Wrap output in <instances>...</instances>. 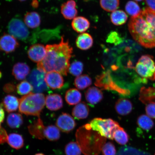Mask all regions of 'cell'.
<instances>
[{"label": "cell", "mask_w": 155, "mask_h": 155, "mask_svg": "<svg viewBox=\"0 0 155 155\" xmlns=\"http://www.w3.org/2000/svg\"><path fill=\"white\" fill-rule=\"evenodd\" d=\"M45 48V57L38 63L37 69L45 73L56 71L67 75L73 51L68 41H65L63 36L59 44L47 45Z\"/></svg>", "instance_id": "6da1fadb"}, {"label": "cell", "mask_w": 155, "mask_h": 155, "mask_svg": "<svg viewBox=\"0 0 155 155\" xmlns=\"http://www.w3.org/2000/svg\"><path fill=\"white\" fill-rule=\"evenodd\" d=\"M128 27L137 43L145 48L155 47V10L145 8L138 15L131 17Z\"/></svg>", "instance_id": "7a4b0ae2"}, {"label": "cell", "mask_w": 155, "mask_h": 155, "mask_svg": "<svg viewBox=\"0 0 155 155\" xmlns=\"http://www.w3.org/2000/svg\"><path fill=\"white\" fill-rule=\"evenodd\" d=\"M45 104V97L44 94L31 92L19 100V111L27 116L39 117Z\"/></svg>", "instance_id": "3957f363"}, {"label": "cell", "mask_w": 155, "mask_h": 155, "mask_svg": "<svg viewBox=\"0 0 155 155\" xmlns=\"http://www.w3.org/2000/svg\"><path fill=\"white\" fill-rule=\"evenodd\" d=\"M93 130L97 132L102 137L113 140L115 131L120 126L111 119H103L95 118L89 124Z\"/></svg>", "instance_id": "277c9868"}, {"label": "cell", "mask_w": 155, "mask_h": 155, "mask_svg": "<svg viewBox=\"0 0 155 155\" xmlns=\"http://www.w3.org/2000/svg\"><path fill=\"white\" fill-rule=\"evenodd\" d=\"M135 70L144 79L155 81V63L153 57L149 55L141 56L136 65Z\"/></svg>", "instance_id": "5b68a950"}, {"label": "cell", "mask_w": 155, "mask_h": 155, "mask_svg": "<svg viewBox=\"0 0 155 155\" xmlns=\"http://www.w3.org/2000/svg\"><path fill=\"white\" fill-rule=\"evenodd\" d=\"M8 30L10 35L21 40L26 41L30 35L28 27L19 18H13L10 21Z\"/></svg>", "instance_id": "8992f818"}, {"label": "cell", "mask_w": 155, "mask_h": 155, "mask_svg": "<svg viewBox=\"0 0 155 155\" xmlns=\"http://www.w3.org/2000/svg\"><path fill=\"white\" fill-rule=\"evenodd\" d=\"M46 73L39 71L38 69H34L29 75L28 82L33 87V91L36 93H41L47 90L45 78Z\"/></svg>", "instance_id": "52a82bcc"}, {"label": "cell", "mask_w": 155, "mask_h": 155, "mask_svg": "<svg viewBox=\"0 0 155 155\" xmlns=\"http://www.w3.org/2000/svg\"><path fill=\"white\" fill-rule=\"evenodd\" d=\"M95 84L104 90H114L121 94H127L128 92L120 88L114 83L108 71L96 77Z\"/></svg>", "instance_id": "ba28073f"}, {"label": "cell", "mask_w": 155, "mask_h": 155, "mask_svg": "<svg viewBox=\"0 0 155 155\" xmlns=\"http://www.w3.org/2000/svg\"><path fill=\"white\" fill-rule=\"evenodd\" d=\"M56 125L63 132L68 133L74 129L76 127V123L69 114L63 113L58 118Z\"/></svg>", "instance_id": "9c48e42d"}, {"label": "cell", "mask_w": 155, "mask_h": 155, "mask_svg": "<svg viewBox=\"0 0 155 155\" xmlns=\"http://www.w3.org/2000/svg\"><path fill=\"white\" fill-rule=\"evenodd\" d=\"M19 45L17 39L8 34H4L0 38V50L8 54L15 51Z\"/></svg>", "instance_id": "30bf717a"}, {"label": "cell", "mask_w": 155, "mask_h": 155, "mask_svg": "<svg viewBox=\"0 0 155 155\" xmlns=\"http://www.w3.org/2000/svg\"><path fill=\"white\" fill-rule=\"evenodd\" d=\"M28 53V58L31 61L38 63L45 57L46 48L41 44H34L29 48Z\"/></svg>", "instance_id": "8fae6325"}, {"label": "cell", "mask_w": 155, "mask_h": 155, "mask_svg": "<svg viewBox=\"0 0 155 155\" xmlns=\"http://www.w3.org/2000/svg\"><path fill=\"white\" fill-rule=\"evenodd\" d=\"M45 80L47 86L53 90L60 89L63 86L64 80L59 73L51 71L46 74Z\"/></svg>", "instance_id": "7c38bea8"}, {"label": "cell", "mask_w": 155, "mask_h": 155, "mask_svg": "<svg viewBox=\"0 0 155 155\" xmlns=\"http://www.w3.org/2000/svg\"><path fill=\"white\" fill-rule=\"evenodd\" d=\"M76 7V3L74 0H69L62 4L61 6V12L64 18L71 20L76 17L78 14Z\"/></svg>", "instance_id": "4fadbf2b"}, {"label": "cell", "mask_w": 155, "mask_h": 155, "mask_svg": "<svg viewBox=\"0 0 155 155\" xmlns=\"http://www.w3.org/2000/svg\"><path fill=\"white\" fill-rule=\"evenodd\" d=\"M45 127L43 121L39 117L33 123L29 125L28 128L29 132L32 136L40 140H42L45 138L44 136Z\"/></svg>", "instance_id": "5bb4252c"}, {"label": "cell", "mask_w": 155, "mask_h": 155, "mask_svg": "<svg viewBox=\"0 0 155 155\" xmlns=\"http://www.w3.org/2000/svg\"><path fill=\"white\" fill-rule=\"evenodd\" d=\"M87 102L91 105L94 106L101 101L103 98V94L99 89L92 87L89 88L85 93Z\"/></svg>", "instance_id": "9a60e30c"}, {"label": "cell", "mask_w": 155, "mask_h": 155, "mask_svg": "<svg viewBox=\"0 0 155 155\" xmlns=\"http://www.w3.org/2000/svg\"><path fill=\"white\" fill-rule=\"evenodd\" d=\"M45 104L48 109L53 111L61 109L63 107L62 98L57 94H49L46 96Z\"/></svg>", "instance_id": "2e32d148"}, {"label": "cell", "mask_w": 155, "mask_h": 155, "mask_svg": "<svg viewBox=\"0 0 155 155\" xmlns=\"http://www.w3.org/2000/svg\"><path fill=\"white\" fill-rule=\"evenodd\" d=\"M30 71V68L26 64L19 62L13 66L12 74L16 80L22 81L26 78Z\"/></svg>", "instance_id": "e0dca14e"}, {"label": "cell", "mask_w": 155, "mask_h": 155, "mask_svg": "<svg viewBox=\"0 0 155 155\" xmlns=\"http://www.w3.org/2000/svg\"><path fill=\"white\" fill-rule=\"evenodd\" d=\"M132 103L129 100L125 98H120L116 102L115 105L116 111L121 116L129 115L132 111Z\"/></svg>", "instance_id": "ac0fdd59"}, {"label": "cell", "mask_w": 155, "mask_h": 155, "mask_svg": "<svg viewBox=\"0 0 155 155\" xmlns=\"http://www.w3.org/2000/svg\"><path fill=\"white\" fill-rule=\"evenodd\" d=\"M73 19L71 26L73 30L78 33H83L90 28V21L84 17H76Z\"/></svg>", "instance_id": "d6986e66"}, {"label": "cell", "mask_w": 155, "mask_h": 155, "mask_svg": "<svg viewBox=\"0 0 155 155\" xmlns=\"http://www.w3.org/2000/svg\"><path fill=\"white\" fill-rule=\"evenodd\" d=\"M94 44V40L91 35L84 32L79 35L76 40V45L79 49L86 50L91 48Z\"/></svg>", "instance_id": "ffe728a7"}, {"label": "cell", "mask_w": 155, "mask_h": 155, "mask_svg": "<svg viewBox=\"0 0 155 155\" xmlns=\"http://www.w3.org/2000/svg\"><path fill=\"white\" fill-rule=\"evenodd\" d=\"M19 100L16 97L8 95L5 97L1 104L5 111L9 113L16 111L19 108Z\"/></svg>", "instance_id": "44dd1931"}, {"label": "cell", "mask_w": 155, "mask_h": 155, "mask_svg": "<svg viewBox=\"0 0 155 155\" xmlns=\"http://www.w3.org/2000/svg\"><path fill=\"white\" fill-rule=\"evenodd\" d=\"M139 99L145 104L155 103V88L142 87L139 94Z\"/></svg>", "instance_id": "7402d4cb"}, {"label": "cell", "mask_w": 155, "mask_h": 155, "mask_svg": "<svg viewBox=\"0 0 155 155\" xmlns=\"http://www.w3.org/2000/svg\"><path fill=\"white\" fill-rule=\"evenodd\" d=\"M90 109L88 105L84 102L79 103L73 108L72 114L77 119H86L88 116Z\"/></svg>", "instance_id": "603a6c76"}, {"label": "cell", "mask_w": 155, "mask_h": 155, "mask_svg": "<svg viewBox=\"0 0 155 155\" xmlns=\"http://www.w3.org/2000/svg\"><path fill=\"white\" fill-rule=\"evenodd\" d=\"M24 22L29 28L32 29L37 28L41 24L40 15L36 12H28L25 15Z\"/></svg>", "instance_id": "cb8c5ba5"}, {"label": "cell", "mask_w": 155, "mask_h": 155, "mask_svg": "<svg viewBox=\"0 0 155 155\" xmlns=\"http://www.w3.org/2000/svg\"><path fill=\"white\" fill-rule=\"evenodd\" d=\"M128 19L127 13L121 10H116L110 15L111 22L116 26H121L125 24Z\"/></svg>", "instance_id": "d4e9b609"}, {"label": "cell", "mask_w": 155, "mask_h": 155, "mask_svg": "<svg viewBox=\"0 0 155 155\" xmlns=\"http://www.w3.org/2000/svg\"><path fill=\"white\" fill-rule=\"evenodd\" d=\"M66 101L70 105L78 104L82 99V94L78 90L71 88L68 90L65 96Z\"/></svg>", "instance_id": "484cf974"}, {"label": "cell", "mask_w": 155, "mask_h": 155, "mask_svg": "<svg viewBox=\"0 0 155 155\" xmlns=\"http://www.w3.org/2000/svg\"><path fill=\"white\" fill-rule=\"evenodd\" d=\"M7 142L12 148L18 150L24 146V138L22 135L17 133H11L8 137Z\"/></svg>", "instance_id": "4316f807"}, {"label": "cell", "mask_w": 155, "mask_h": 155, "mask_svg": "<svg viewBox=\"0 0 155 155\" xmlns=\"http://www.w3.org/2000/svg\"><path fill=\"white\" fill-rule=\"evenodd\" d=\"M45 137L51 141L59 140L61 137L60 130L56 126L50 125L45 127L44 131Z\"/></svg>", "instance_id": "83f0119b"}, {"label": "cell", "mask_w": 155, "mask_h": 155, "mask_svg": "<svg viewBox=\"0 0 155 155\" xmlns=\"http://www.w3.org/2000/svg\"><path fill=\"white\" fill-rule=\"evenodd\" d=\"M23 122L22 116L20 114L11 113L7 116V123L11 128H18L23 124Z\"/></svg>", "instance_id": "f1b7e54d"}, {"label": "cell", "mask_w": 155, "mask_h": 155, "mask_svg": "<svg viewBox=\"0 0 155 155\" xmlns=\"http://www.w3.org/2000/svg\"><path fill=\"white\" fill-rule=\"evenodd\" d=\"M137 125L144 130L149 131L154 127V123L151 118L148 116L142 115L137 118Z\"/></svg>", "instance_id": "f546056e"}, {"label": "cell", "mask_w": 155, "mask_h": 155, "mask_svg": "<svg viewBox=\"0 0 155 155\" xmlns=\"http://www.w3.org/2000/svg\"><path fill=\"white\" fill-rule=\"evenodd\" d=\"M114 139L121 145H125L128 142L129 136L123 128L120 127L116 130L114 135Z\"/></svg>", "instance_id": "4dcf8cb0"}, {"label": "cell", "mask_w": 155, "mask_h": 155, "mask_svg": "<svg viewBox=\"0 0 155 155\" xmlns=\"http://www.w3.org/2000/svg\"><path fill=\"white\" fill-rule=\"evenodd\" d=\"M91 78L87 75H79L75 79L74 85L78 89L83 90L91 85Z\"/></svg>", "instance_id": "1f68e13d"}, {"label": "cell", "mask_w": 155, "mask_h": 155, "mask_svg": "<svg viewBox=\"0 0 155 155\" xmlns=\"http://www.w3.org/2000/svg\"><path fill=\"white\" fill-rule=\"evenodd\" d=\"M101 7L108 12H113L119 8L120 0H100Z\"/></svg>", "instance_id": "d6a6232c"}, {"label": "cell", "mask_w": 155, "mask_h": 155, "mask_svg": "<svg viewBox=\"0 0 155 155\" xmlns=\"http://www.w3.org/2000/svg\"><path fill=\"white\" fill-rule=\"evenodd\" d=\"M125 10L127 14L132 17L138 15L141 11L140 8L138 3L132 1H129L126 3Z\"/></svg>", "instance_id": "836d02e7"}, {"label": "cell", "mask_w": 155, "mask_h": 155, "mask_svg": "<svg viewBox=\"0 0 155 155\" xmlns=\"http://www.w3.org/2000/svg\"><path fill=\"white\" fill-rule=\"evenodd\" d=\"M82 150L76 142L71 141L66 145L65 152L66 155H81Z\"/></svg>", "instance_id": "e575fe53"}, {"label": "cell", "mask_w": 155, "mask_h": 155, "mask_svg": "<svg viewBox=\"0 0 155 155\" xmlns=\"http://www.w3.org/2000/svg\"><path fill=\"white\" fill-rule=\"evenodd\" d=\"M17 92L21 95H26L33 90V87L31 83L26 81H22L17 85Z\"/></svg>", "instance_id": "d590c367"}, {"label": "cell", "mask_w": 155, "mask_h": 155, "mask_svg": "<svg viewBox=\"0 0 155 155\" xmlns=\"http://www.w3.org/2000/svg\"><path fill=\"white\" fill-rule=\"evenodd\" d=\"M83 64L80 61H75L70 65L69 71L74 76L78 77L82 73Z\"/></svg>", "instance_id": "8d00e7d4"}, {"label": "cell", "mask_w": 155, "mask_h": 155, "mask_svg": "<svg viewBox=\"0 0 155 155\" xmlns=\"http://www.w3.org/2000/svg\"><path fill=\"white\" fill-rule=\"evenodd\" d=\"M101 150L103 155H116L115 147L111 142L105 143L103 146Z\"/></svg>", "instance_id": "74e56055"}, {"label": "cell", "mask_w": 155, "mask_h": 155, "mask_svg": "<svg viewBox=\"0 0 155 155\" xmlns=\"http://www.w3.org/2000/svg\"><path fill=\"white\" fill-rule=\"evenodd\" d=\"M123 41V38L117 32L112 31L108 34L106 41L110 44L117 45Z\"/></svg>", "instance_id": "f35d334b"}, {"label": "cell", "mask_w": 155, "mask_h": 155, "mask_svg": "<svg viewBox=\"0 0 155 155\" xmlns=\"http://www.w3.org/2000/svg\"><path fill=\"white\" fill-rule=\"evenodd\" d=\"M145 110L147 116L151 119H155V103L147 104Z\"/></svg>", "instance_id": "ab89813d"}, {"label": "cell", "mask_w": 155, "mask_h": 155, "mask_svg": "<svg viewBox=\"0 0 155 155\" xmlns=\"http://www.w3.org/2000/svg\"><path fill=\"white\" fill-rule=\"evenodd\" d=\"M8 137V135L7 131L3 127H0V144H4L7 142Z\"/></svg>", "instance_id": "60d3db41"}, {"label": "cell", "mask_w": 155, "mask_h": 155, "mask_svg": "<svg viewBox=\"0 0 155 155\" xmlns=\"http://www.w3.org/2000/svg\"><path fill=\"white\" fill-rule=\"evenodd\" d=\"M16 87L12 83H8L5 84L3 88L4 91L7 94H11L15 92Z\"/></svg>", "instance_id": "b9f144b4"}, {"label": "cell", "mask_w": 155, "mask_h": 155, "mask_svg": "<svg viewBox=\"0 0 155 155\" xmlns=\"http://www.w3.org/2000/svg\"><path fill=\"white\" fill-rule=\"evenodd\" d=\"M145 1L148 7L155 10V0H145Z\"/></svg>", "instance_id": "7bdbcfd3"}, {"label": "cell", "mask_w": 155, "mask_h": 155, "mask_svg": "<svg viewBox=\"0 0 155 155\" xmlns=\"http://www.w3.org/2000/svg\"><path fill=\"white\" fill-rule=\"evenodd\" d=\"M5 118V113L2 106L0 105V127H1L2 123H3Z\"/></svg>", "instance_id": "ee69618b"}, {"label": "cell", "mask_w": 155, "mask_h": 155, "mask_svg": "<svg viewBox=\"0 0 155 155\" xmlns=\"http://www.w3.org/2000/svg\"><path fill=\"white\" fill-rule=\"evenodd\" d=\"M35 155H45L44 154L41 153H39L36 154Z\"/></svg>", "instance_id": "f6af8a7d"}, {"label": "cell", "mask_w": 155, "mask_h": 155, "mask_svg": "<svg viewBox=\"0 0 155 155\" xmlns=\"http://www.w3.org/2000/svg\"><path fill=\"white\" fill-rule=\"evenodd\" d=\"M134 1L137 2H141L143 1V0H134Z\"/></svg>", "instance_id": "bcb514c9"}, {"label": "cell", "mask_w": 155, "mask_h": 155, "mask_svg": "<svg viewBox=\"0 0 155 155\" xmlns=\"http://www.w3.org/2000/svg\"><path fill=\"white\" fill-rule=\"evenodd\" d=\"M2 76V73L1 71H0V79L1 78Z\"/></svg>", "instance_id": "7dc6e473"}, {"label": "cell", "mask_w": 155, "mask_h": 155, "mask_svg": "<svg viewBox=\"0 0 155 155\" xmlns=\"http://www.w3.org/2000/svg\"><path fill=\"white\" fill-rule=\"evenodd\" d=\"M18 1L20 2H24L25 1H26V0H18Z\"/></svg>", "instance_id": "c3c4849f"}, {"label": "cell", "mask_w": 155, "mask_h": 155, "mask_svg": "<svg viewBox=\"0 0 155 155\" xmlns=\"http://www.w3.org/2000/svg\"></svg>", "instance_id": "681fc988"}]
</instances>
